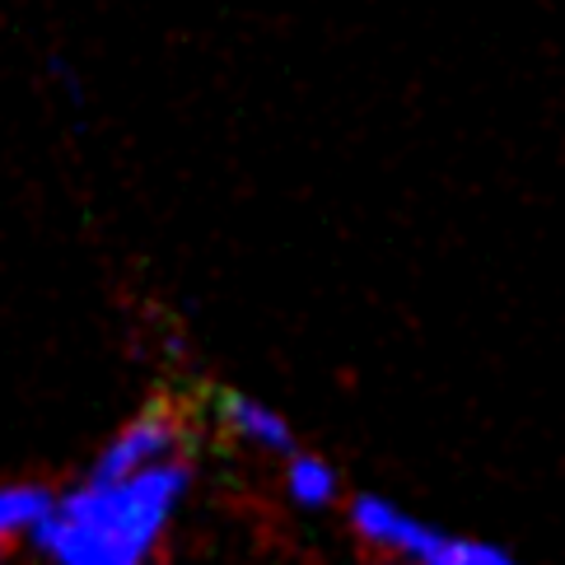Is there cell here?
Here are the masks:
<instances>
[{"label":"cell","instance_id":"277c9868","mask_svg":"<svg viewBox=\"0 0 565 565\" xmlns=\"http://www.w3.org/2000/svg\"><path fill=\"white\" fill-rule=\"evenodd\" d=\"M286 487H290V500L305 504V510H322L332 504L341 481H337V468L322 462L313 454H290V468H286Z\"/></svg>","mask_w":565,"mask_h":565},{"label":"cell","instance_id":"7a4b0ae2","mask_svg":"<svg viewBox=\"0 0 565 565\" xmlns=\"http://www.w3.org/2000/svg\"><path fill=\"white\" fill-rule=\"evenodd\" d=\"M183 439H188V416L173 407V402H150L136 420H127L122 430L113 435V444L94 458L89 481H117V477H131L150 462H164L183 454Z\"/></svg>","mask_w":565,"mask_h":565},{"label":"cell","instance_id":"8992f818","mask_svg":"<svg viewBox=\"0 0 565 565\" xmlns=\"http://www.w3.org/2000/svg\"><path fill=\"white\" fill-rule=\"evenodd\" d=\"M0 565H6V552H0Z\"/></svg>","mask_w":565,"mask_h":565},{"label":"cell","instance_id":"5b68a950","mask_svg":"<svg viewBox=\"0 0 565 565\" xmlns=\"http://www.w3.org/2000/svg\"><path fill=\"white\" fill-rule=\"evenodd\" d=\"M47 487H0V537L6 533H33V523L52 510Z\"/></svg>","mask_w":565,"mask_h":565},{"label":"cell","instance_id":"3957f363","mask_svg":"<svg viewBox=\"0 0 565 565\" xmlns=\"http://www.w3.org/2000/svg\"><path fill=\"white\" fill-rule=\"evenodd\" d=\"M215 412H220V426L234 430L238 439H248L253 449L262 454H280V458H290L299 454V444H295V430L286 426V416H276L271 407H262V402L244 397V393H215Z\"/></svg>","mask_w":565,"mask_h":565},{"label":"cell","instance_id":"6da1fadb","mask_svg":"<svg viewBox=\"0 0 565 565\" xmlns=\"http://www.w3.org/2000/svg\"><path fill=\"white\" fill-rule=\"evenodd\" d=\"M188 487L192 468L183 458L150 462L117 481L85 477V487L52 500L33 523V542L56 565H146Z\"/></svg>","mask_w":565,"mask_h":565}]
</instances>
